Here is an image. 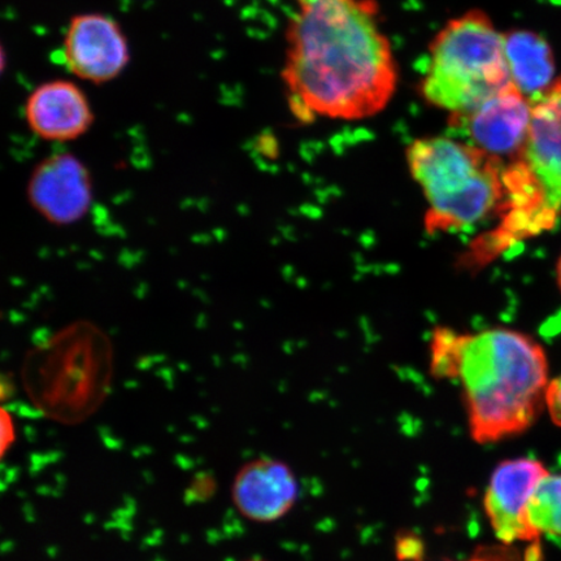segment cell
Returning <instances> with one entry per match:
<instances>
[{"mask_svg":"<svg viewBox=\"0 0 561 561\" xmlns=\"http://www.w3.org/2000/svg\"><path fill=\"white\" fill-rule=\"evenodd\" d=\"M280 79L293 115L360 122L388 107L399 69L376 0H296Z\"/></svg>","mask_w":561,"mask_h":561,"instance_id":"obj_1","label":"cell"},{"mask_svg":"<svg viewBox=\"0 0 561 561\" xmlns=\"http://www.w3.org/2000/svg\"><path fill=\"white\" fill-rule=\"evenodd\" d=\"M432 368L438 377L460 381L469 430L479 444L524 433L546 407L549 366L529 335L508 329L479 334L442 329L432 342Z\"/></svg>","mask_w":561,"mask_h":561,"instance_id":"obj_2","label":"cell"},{"mask_svg":"<svg viewBox=\"0 0 561 561\" xmlns=\"http://www.w3.org/2000/svg\"><path fill=\"white\" fill-rule=\"evenodd\" d=\"M114 357V346L100 327L76 321L25 356L21 377L26 396L55 423L81 424L110 394Z\"/></svg>","mask_w":561,"mask_h":561,"instance_id":"obj_3","label":"cell"},{"mask_svg":"<svg viewBox=\"0 0 561 561\" xmlns=\"http://www.w3.org/2000/svg\"><path fill=\"white\" fill-rule=\"evenodd\" d=\"M412 178L423 191L431 233L465 229L501 213L506 199V161L468 140L446 136L413 140L405 152Z\"/></svg>","mask_w":561,"mask_h":561,"instance_id":"obj_4","label":"cell"},{"mask_svg":"<svg viewBox=\"0 0 561 561\" xmlns=\"http://www.w3.org/2000/svg\"><path fill=\"white\" fill-rule=\"evenodd\" d=\"M511 82L504 33L486 12L472 10L448 20L433 38L419 91L456 122Z\"/></svg>","mask_w":561,"mask_h":561,"instance_id":"obj_5","label":"cell"},{"mask_svg":"<svg viewBox=\"0 0 561 561\" xmlns=\"http://www.w3.org/2000/svg\"><path fill=\"white\" fill-rule=\"evenodd\" d=\"M524 149L511 160L523 184L536 193L553 219L561 215V77L533 100Z\"/></svg>","mask_w":561,"mask_h":561,"instance_id":"obj_6","label":"cell"},{"mask_svg":"<svg viewBox=\"0 0 561 561\" xmlns=\"http://www.w3.org/2000/svg\"><path fill=\"white\" fill-rule=\"evenodd\" d=\"M62 60L80 80L114 81L130 61V48L122 26L103 13H81L69 21L62 39Z\"/></svg>","mask_w":561,"mask_h":561,"instance_id":"obj_7","label":"cell"},{"mask_svg":"<svg viewBox=\"0 0 561 561\" xmlns=\"http://www.w3.org/2000/svg\"><path fill=\"white\" fill-rule=\"evenodd\" d=\"M549 474L541 461L530 458L504 460L495 468L483 504L500 541L538 543L541 536L531 528L528 507L533 493Z\"/></svg>","mask_w":561,"mask_h":561,"instance_id":"obj_8","label":"cell"},{"mask_svg":"<svg viewBox=\"0 0 561 561\" xmlns=\"http://www.w3.org/2000/svg\"><path fill=\"white\" fill-rule=\"evenodd\" d=\"M27 198L48 222L72 226L88 215L93 203V181L88 167L73 153H53L34 168Z\"/></svg>","mask_w":561,"mask_h":561,"instance_id":"obj_9","label":"cell"},{"mask_svg":"<svg viewBox=\"0 0 561 561\" xmlns=\"http://www.w3.org/2000/svg\"><path fill=\"white\" fill-rule=\"evenodd\" d=\"M533 102L514 81L472 114L454 123L466 126L468 142L506 160L520 156L531 122Z\"/></svg>","mask_w":561,"mask_h":561,"instance_id":"obj_10","label":"cell"},{"mask_svg":"<svg viewBox=\"0 0 561 561\" xmlns=\"http://www.w3.org/2000/svg\"><path fill=\"white\" fill-rule=\"evenodd\" d=\"M231 502L238 514L254 523L283 518L298 500L296 474L284 461L257 458L245 462L231 483Z\"/></svg>","mask_w":561,"mask_h":561,"instance_id":"obj_11","label":"cell"},{"mask_svg":"<svg viewBox=\"0 0 561 561\" xmlns=\"http://www.w3.org/2000/svg\"><path fill=\"white\" fill-rule=\"evenodd\" d=\"M24 116L33 135L51 142L80 138L94 123L87 94L67 80H53L35 88L25 102Z\"/></svg>","mask_w":561,"mask_h":561,"instance_id":"obj_12","label":"cell"},{"mask_svg":"<svg viewBox=\"0 0 561 561\" xmlns=\"http://www.w3.org/2000/svg\"><path fill=\"white\" fill-rule=\"evenodd\" d=\"M511 79L523 93L536 100L552 85L556 61L549 42L530 31L504 34Z\"/></svg>","mask_w":561,"mask_h":561,"instance_id":"obj_13","label":"cell"},{"mask_svg":"<svg viewBox=\"0 0 561 561\" xmlns=\"http://www.w3.org/2000/svg\"><path fill=\"white\" fill-rule=\"evenodd\" d=\"M528 518L539 536L561 537V474H549L539 483L529 502Z\"/></svg>","mask_w":561,"mask_h":561,"instance_id":"obj_14","label":"cell"},{"mask_svg":"<svg viewBox=\"0 0 561 561\" xmlns=\"http://www.w3.org/2000/svg\"><path fill=\"white\" fill-rule=\"evenodd\" d=\"M546 409L549 410L553 424L561 427V376L552 380L547 388Z\"/></svg>","mask_w":561,"mask_h":561,"instance_id":"obj_15","label":"cell"},{"mask_svg":"<svg viewBox=\"0 0 561 561\" xmlns=\"http://www.w3.org/2000/svg\"><path fill=\"white\" fill-rule=\"evenodd\" d=\"M398 558L401 560H420L423 557V543L415 536L405 535L398 539Z\"/></svg>","mask_w":561,"mask_h":561,"instance_id":"obj_16","label":"cell"},{"mask_svg":"<svg viewBox=\"0 0 561 561\" xmlns=\"http://www.w3.org/2000/svg\"><path fill=\"white\" fill-rule=\"evenodd\" d=\"M557 275H558V284H559V287L561 290V256L559 259L558 266H557Z\"/></svg>","mask_w":561,"mask_h":561,"instance_id":"obj_17","label":"cell"},{"mask_svg":"<svg viewBox=\"0 0 561 561\" xmlns=\"http://www.w3.org/2000/svg\"><path fill=\"white\" fill-rule=\"evenodd\" d=\"M244 561H264V560H261V559H250V560H244Z\"/></svg>","mask_w":561,"mask_h":561,"instance_id":"obj_18","label":"cell"}]
</instances>
